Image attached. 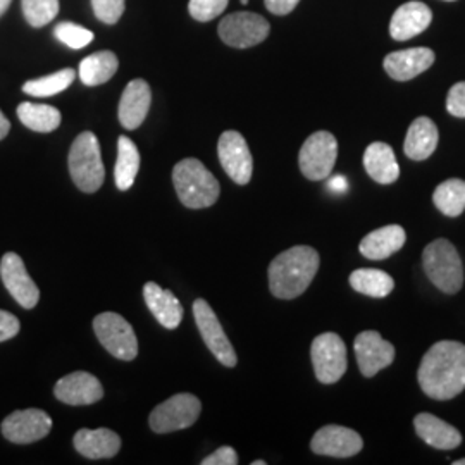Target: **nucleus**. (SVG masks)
Segmentation results:
<instances>
[{
  "label": "nucleus",
  "instance_id": "4c0bfd02",
  "mask_svg": "<svg viewBox=\"0 0 465 465\" xmlns=\"http://www.w3.org/2000/svg\"><path fill=\"white\" fill-rule=\"evenodd\" d=\"M19 330H21L19 319L7 311H0V341H7L15 338Z\"/></svg>",
  "mask_w": 465,
  "mask_h": 465
},
{
  "label": "nucleus",
  "instance_id": "20e7f679",
  "mask_svg": "<svg viewBox=\"0 0 465 465\" xmlns=\"http://www.w3.org/2000/svg\"><path fill=\"white\" fill-rule=\"evenodd\" d=\"M422 264L432 284L443 293L455 295L464 284V266L455 245L438 238L422 252Z\"/></svg>",
  "mask_w": 465,
  "mask_h": 465
},
{
  "label": "nucleus",
  "instance_id": "f8f14e48",
  "mask_svg": "<svg viewBox=\"0 0 465 465\" xmlns=\"http://www.w3.org/2000/svg\"><path fill=\"white\" fill-rule=\"evenodd\" d=\"M219 163L236 184H249L253 173V159L247 140L238 132H224L217 143Z\"/></svg>",
  "mask_w": 465,
  "mask_h": 465
},
{
  "label": "nucleus",
  "instance_id": "a18cd8bd",
  "mask_svg": "<svg viewBox=\"0 0 465 465\" xmlns=\"http://www.w3.org/2000/svg\"><path fill=\"white\" fill-rule=\"evenodd\" d=\"M453 465H465V459H462V460H455Z\"/></svg>",
  "mask_w": 465,
  "mask_h": 465
},
{
  "label": "nucleus",
  "instance_id": "f257e3e1",
  "mask_svg": "<svg viewBox=\"0 0 465 465\" xmlns=\"http://www.w3.org/2000/svg\"><path fill=\"white\" fill-rule=\"evenodd\" d=\"M417 380L432 400L455 399L465 390V345L443 340L434 343L420 361Z\"/></svg>",
  "mask_w": 465,
  "mask_h": 465
},
{
  "label": "nucleus",
  "instance_id": "c85d7f7f",
  "mask_svg": "<svg viewBox=\"0 0 465 465\" xmlns=\"http://www.w3.org/2000/svg\"><path fill=\"white\" fill-rule=\"evenodd\" d=\"M17 117L26 128L38 134H50L61 124V113L47 104L23 102L17 107Z\"/></svg>",
  "mask_w": 465,
  "mask_h": 465
},
{
  "label": "nucleus",
  "instance_id": "2eb2a0df",
  "mask_svg": "<svg viewBox=\"0 0 465 465\" xmlns=\"http://www.w3.org/2000/svg\"><path fill=\"white\" fill-rule=\"evenodd\" d=\"M359 369L362 376L374 378L384 367L395 361V347L378 331H362L353 341Z\"/></svg>",
  "mask_w": 465,
  "mask_h": 465
},
{
  "label": "nucleus",
  "instance_id": "7c9ffc66",
  "mask_svg": "<svg viewBox=\"0 0 465 465\" xmlns=\"http://www.w3.org/2000/svg\"><path fill=\"white\" fill-rule=\"evenodd\" d=\"M432 202L441 214L459 217L465 211V182L451 178L441 184L432 193Z\"/></svg>",
  "mask_w": 465,
  "mask_h": 465
},
{
  "label": "nucleus",
  "instance_id": "bb28decb",
  "mask_svg": "<svg viewBox=\"0 0 465 465\" xmlns=\"http://www.w3.org/2000/svg\"><path fill=\"white\" fill-rule=\"evenodd\" d=\"M119 61L117 55L111 50L95 52L84 57L80 64V80L86 86H99L109 82L116 74Z\"/></svg>",
  "mask_w": 465,
  "mask_h": 465
},
{
  "label": "nucleus",
  "instance_id": "cd10ccee",
  "mask_svg": "<svg viewBox=\"0 0 465 465\" xmlns=\"http://www.w3.org/2000/svg\"><path fill=\"white\" fill-rule=\"evenodd\" d=\"M350 286L357 293L372 299H384L393 292L395 282L381 269H357L350 274Z\"/></svg>",
  "mask_w": 465,
  "mask_h": 465
},
{
  "label": "nucleus",
  "instance_id": "aec40b11",
  "mask_svg": "<svg viewBox=\"0 0 465 465\" xmlns=\"http://www.w3.org/2000/svg\"><path fill=\"white\" fill-rule=\"evenodd\" d=\"M431 9L422 2H407L395 11L390 23V35L397 42L411 40L428 30L431 25Z\"/></svg>",
  "mask_w": 465,
  "mask_h": 465
},
{
  "label": "nucleus",
  "instance_id": "4468645a",
  "mask_svg": "<svg viewBox=\"0 0 465 465\" xmlns=\"http://www.w3.org/2000/svg\"><path fill=\"white\" fill-rule=\"evenodd\" d=\"M52 430V419L40 409L16 411L2 422V434L16 445H28L45 438Z\"/></svg>",
  "mask_w": 465,
  "mask_h": 465
},
{
  "label": "nucleus",
  "instance_id": "4be33fe9",
  "mask_svg": "<svg viewBox=\"0 0 465 465\" xmlns=\"http://www.w3.org/2000/svg\"><path fill=\"white\" fill-rule=\"evenodd\" d=\"M417 436L432 449L455 450L462 443V434L449 422L428 412L417 414L414 419Z\"/></svg>",
  "mask_w": 465,
  "mask_h": 465
},
{
  "label": "nucleus",
  "instance_id": "de8ad7c7",
  "mask_svg": "<svg viewBox=\"0 0 465 465\" xmlns=\"http://www.w3.org/2000/svg\"><path fill=\"white\" fill-rule=\"evenodd\" d=\"M447 2H453V0H447Z\"/></svg>",
  "mask_w": 465,
  "mask_h": 465
},
{
  "label": "nucleus",
  "instance_id": "ddd939ff",
  "mask_svg": "<svg viewBox=\"0 0 465 465\" xmlns=\"http://www.w3.org/2000/svg\"><path fill=\"white\" fill-rule=\"evenodd\" d=\"M0 278L13 299L25 309H34L40 300V290L35 284L32 276L28 274L23 259L15 253L7 252L0 261Z\"/></svg>",
  "mask_w": 465,
  "mask_h": 465
},
{
  "label": "nucleus",
  "instance_id": "a878e982",
  "mask_svg": "<svg viewBox=\"0 0 465 465\" xmlns=\"http://www.w3.org/2000/svg\"><path fill=\"white\" fill-rule=\"evenodd\" d=\"M364 167L376 183L391 184L399 180L400 167L395 152L384 142H374L367 147Z\"/></svg>",
  "mask_w": 465,
  "mask_h": 465
},
{
  "label": "nucleus",
  "instance_id": "49530a36",
  "mask_svg": "<svg viewBox=\"0 0 465 465\" xmlns=\"http://www.w3.org/2000/svg\"><path fill=\"white\" fill-rule=\"evenodd\" d=\"M242 4H245V5H247V4H249V0H242Z\"/></svg>",
  "mask_w": 465,
  "mask_h": 465
},
{
  "label": "nucleus",
  "instance_id": "b1692460",
  "mask_svg": "<svg viewBox=\"0 0 465 465\" xmlns=\"http://www.w3.org/2000/svg\"><path fill=\"white\" fill-rule=\"evenodd\" d=\"M407 242V232L399 224H390L362 238L359 250L369 261H382L399 252Z\"/></svg>",
  "mask_w": 465,
  "mask_h": 465
},
{
  "label": "nucleus",
  "instance_id": "f704fd0d",
  "mask_svg": "<svg viewBox=\"0 0 465 465\" xmlns=\"http://www.w3.org/2000/svg\"><path fill=\"white\" fill-rule=\"evenodd\" d=\"M228 4L230 0H190L188 11L193 19H197L200 23H207L223 15Z\"/></svg>",
  "mask_w": 465,
  "mask_h": 465
},
{
  "label": "nucleus",
  "instance_id": "a211bd4d",
  "mask_svg": "<svg viewBox=\"0 0 465 465\" xmlns=\"http://www.w3.org/2000/svg\"><path fill=\"white\" fill-rule=\"evenodd\" d=\"M434 63V52L428 47L397 50L386 55L384 69L397 82L414 80Z\"/></svg>",
  "mask_w": 465,
  "mask_h": 465
},
{
  "label": "nucleus",
  "instance_id": "473e14b6",
  "mask_svg": "<svg viewBox=\"0 0 465 465\" xmlns=\"http://www.w3.org/2000/svg\"><path fill=\"white\" fill-rule=\"evenodd\" d=\"M23 15L30 26L42 28L59 15V0H21Z\"/></svg>",
  "mask_w": 465,
  "mask_h": 465
},
{
  "label": "nucleus",
  "instance_id": "412c9836",
  "mask_svg": "<svg viewBox=\"0 0 465 465\" xmlns=\"http://www.w3.org/2000/svg\"><path fill=\"white\" fill-rule=\"evenodd\" d=\"M143 299L150 312L166 330H176L183 321V305L173 292L161 288L157 282H149L143 286Z\"/></svg>",
  "mask_w": 465,
  "mask_h": 465
},
{
  "label": "nucleus",
  "instance_id": "2f4dec72",
  "mask_svg": "<svg viewBox=\"0 0 465 465\" xmlns=\"http://www.w3.org/2000/svg\"><path fill=\"white\" fill-rule=\"evenodd\" d=\"M76 73L74 69H61L57 73H52L49 76L30 80L23 84V92L32 97H52L61 92H64L69 84L74 82Z\"/></svg>",
  "mask_w": 465,
  "mask_h": 465
},
{
  "label": "nucleus",
  "instance_id": "c756f323",
  "mask_svg": "<svg viewBox=\"0 0 465 465\" xmlns=\"http://www.w3.org/2000/svg\"><path fill=\"white\" fill-rule=\"evenodd\" d=\"M138 171H140V152L128 136H119L116 169H114L117 188L121 192L130 190L134 186Z\"/></svg>",
  "mask_w": 465,
  "mask_h": 465
},
{
  "label": "nucleus",
  "instance_id": "6ab92c4d",
  "mask_svg": "<svg viewBox=\"0 0 465 465\" xmlns=\"http://www.w3.org/2000/svg\"><path fill=\"white\" fill-rule=\"evenodd\" d=\"M152 92L145 80H134L126 84L119 102V121L123 128L136 130L149 114Z\"/></svg>",
  "mask_w": 465,
  "mask_h": 465
},
{
  "label": "nucleus",
  "instance_id": "5701e85b",
  "mask_svg": "<svg viewBox=\"0 0 465 465\" xmlns=\"http://www.w3.org/2000/svg\"><path fill=\"white\" fill-rule=\"evenodd\" d=\"M74 449L86 459L99 460L111 459L121 450V438L116 432L100 428V430H80L74 434Z\"/></svg>",
  "mask_w": 465,
  "mask_h": 465
},
{
  "label": "nucleus",
  "instance_id": "9b49d317",
  "mask_svg": "<svg viewBox=\"0 0 465 465\" xmlns=\"http://www.w3.org/2000/svg\"><path fill=\"white\" fill-rule=\"evenodd\" d=\"M193 316L199 328L200 334L207 349L214 353L217 361L226 367H234L238 362L236 351L232 349V341L228 340L226 332L223 330L213 307L203 299L195 300L193 303Z\"/></svg>",
  "mask_w": 465,
  "mask_h": 465
},
{
  "label": "nucleus",
  "instance_id": "c9c22d12",
  "mask_svg": "<svg viewBox=\"0 0 465 465\" xmlns=\"http://www.w3.org/2000/svg\"><path fill=\"white\" fill-rule=\"evenodd\" d=\"M126 0H92V9L95 17L105 25H116L123 16Z\"/></svg>",
  "mask_w": 465,
  "mask_h": 465
},
{
  "label": "nucleus",
  "instance_id": "a19ab883",
  "mask_svg": "<svg viewBox=\"0 0 465 465\" xmlns=\"http://www.w3.org/2000/svg\"><path fill=\"white\" fill-rule=\"evenodd\" d=\"M328 186H330V190L334 192V193H343V192H347L349 183H347V180L343 176H334L332 180H330Z\"/></svg>",
  "mask_w": 465,
  "mask_h": 465
},
{
  "label": "nucleus",
  "instance_id": "37998d69",
  "mask_svg": "<svg viewBox=\"0 0 465 465\" xmlns=\"http://www.w3.org/2000/svg\"><path fill=\"white\" fill-rule=\"evenodd\" d=\"M11 2H13V0H0V16L9 9Z\"/></svg>",
  "mask_w": 465,
  "mask_h": 465
},
{
  "label": "nucleus",
  "instance_id": "6e6552de",
  "mask_svg": "<svg viewBox=\"0 0 465 465\" xmlns=\"http://www.w3.org/2000/svg\"><path fill=\"white\" fill-rule=\"evenodd\" d=\"M338 157V142L330 132L311 134L302 145L299 166L302 174L311 182H322L331 174Z\"/></svg>",
  "mask_w": 465,
  "mask_h": 465
},
{
  "label": "nucleus",
  "instance_id": "0eeeda50",
  "mask_svg": "<svg viewBox=\"0 0 465 465\" xmlns=\"http://www.w3.org/2000/svg\"><path fill=\"white\" fill-rule=\"evenodd\" d=\"M94 331L100 343L119 361H134L138 355V340L132 324L116 312H104L94 319Z\"/></svg>",
  "mask_w": 465,
  "mask_h": 465
},
{
  "label": "nucleus",
  "instance_id": "ea45409f",
  "mask_svg": "<svg viewBox=\"0 0 465 465\" xmlns=\"http://www.w3.org/2000/svg\"><path fill=\"white\" fill-rule=\"evenodd\" d=\"M299 2L300 0H264L267 11L276 16L290 15L299 5Z\"/></svg>",
  "mask_w": 465,
  "mask_h": 465
},
{
  "label": "nucleus",
  "instance_id": "393cba45",
  "mask_svg": "<svg viewBox=\"0 0 465 465\" xmlns=\"http://www.w3.org/2000/svg\"><path fill=\"white\" fill-rule=\"evenodd\" d=\"M440 134L436 124L430 117H417L416 121L409 126V132L405 136L403 152L412 161H426L431 157L438 147Z\"/></svg>",
  "mask_w": 465,
  "mask_h": 465
},
{
  "label": "nucleus",
  "instance_id": "7ed1b4c3",
  "mask_svg": "<svg viewBox=\"0 0 465 465\" xmlns=\"http://www.w3.org/2000/svg\"><path fill=\"white\" fill-rule=\"evenodd\" d=\"M176 193L188 209H205L216 203L221 186L199 159H183L173 169Z\"/></svg>",
  "mask_w": 465,
  "mask_h": 465
},
{
  "label": "nucleus",
  "instance_id": "c03bdc74",
  "mask_svg": "<svg viewBox=\"0 0 465 465\" xmlns=\"http://www.w3.org/2000/svg\"><path fill=\"white\" fill-rule=\"evenodd\" d=\"M252 465H266L264 460H255V462H252Z\"/></svg>",
  "mask_w": 465,
  "mask_h": 465
},
{
  "label": "nucleus",
  "instance_id": "72a5a7b5",
  "mask_svg": "<svg viewBox=\"0 0 465 465\" xmlns=\"http://www.w3.org/2000/svg\"><path fill=\"white\" fill-rule=\"evenodd\" d=\"M54 35L59 42H63L69 49L74 50L84 49L94 40V34L90 30H86L76 23H71V21L59 23L54 30Z\"/></svg>",
  "mask_w": 465,
  "mask_h": 465
},
{
  "label": "nucleus",
  "instance_id": "e433bc0d",
  "mask_svg": "<svg viewBox=\"0 0 465 465\" xmlns=\"http://www.w3.org/2000/svg\"><path fill=\"white\" fill-rule=\"evenodd\" d=\"M447 111L451 116L465 117V82L455 84L450 88Z\"/></svg>",
  "mask_w": 465,
  "mask_h": 465
},
{
  "label": "nucleus",
  "instance_id": "58836bf2",
  "mask_svg": "<svg viewBox=\"0 0 465 465\" xmlns=\"http://www.w3.org/2000/svg\"><path fill=\"white\" fill-rule=\"evenodd\" d=\"M238 464V453L232 447H221L202 460V465H236Z\"/></svg>",
  "mask_w": 465,
  "mask_h": 465
},
{
  "label": "nucleus",
  "instance_id": "79ce46f5",
  "mask_svg": "<svg viewBox=\"0 0 465 465\" xmlns=\"http://www.w3.org/2000/svg\"><path fill=\"white\" fill-rule=\"evenodd\" d=\"M9 132H11V123L0 111V140H4L9 134Z\"/></svg>",
  "mask_w": 465,
  "mask_h": 465
},
{
  "label": "nucleus",
  "instance_id": "f03ea898",
  "mask_svg": "<svg viewBox=\"0 0 465 465\" xmlns=\"http://www.w3.org/2000/svg\"><path fill=\"white\" fill-rule=\"evenodd\" d=\"M319 262V253L312 247L299 245L284 250L269 266L271 293L276 299H297L311 286Z\"/></svg>",
  "mask_w": 465,
  "mask_h": 465
},
{
  "label": "nucleus",
  "instance_id": "9d476101",
  "mask_svg": "<svg viewBox=\"0 0 465 465\" xmlns=\"http://www.w3.org/2000/svg\"><path fill=\"white\" fill-rule=\"evenodd\" d=\"M271 26L266 17L255 13H232L219 23L217 34L221 40L234 49H249L266 40Z\"/></svg>",
  "mask_w": 465,
  "mask_h": 465
},
{
  "label": "nucleus",
  "instance_id": "dca6fc26",
  "mask_svg": "<svg viewBox=\"0 0 465 465\" xmlns=\"http://www.w3.org/2000/svg\"><path fill=\"white\" fill-rule=\"evenodd\" d=\"M364 447L361 434L343 426H324L314 434L311 449L317 455H326L334 459H349L357 455Z\"/></svg>",
  "mask_w": 465,
  "mask_h": 465
},
{
  "label": "nucleus",
  "instance_id": "1a4fd4ad",
  "mask_svg": "<svg viewBox=\"0 0 465 465\" xmlns=\"http://www.w3.org/2000/svg\"><path fill=\"white\" fill-rule=\"evenodd\" d=\"M311 357L316 378L322 384H334L347 372V347L336 332H322L312 341Z\"/></svg>",
  "mask_w": 465,
  "mask_h": 465
},
{
  "label": "nucleus",
  "instance_id": "39448f33",
  "mask_svg": "<svg viewBox=\"0 0 465 465\" xmlns=\"http://www.w3.org/2000/svg\"><path fill=\"white\" fill-rule=\"evenodd\" d=\"M67 163L73 182L84 193H95L104 183L105 167L100 155L99 140L92 132H84L73 142Z\"/></svg>",
  "mask_w": 465,
  "mask_h": 465
},
{
  "label": "nucleus",
  "instance_id": "f3484780",
  "mask_svg": "<svg viewBox=\"0 0 465 465\" xmlns=\"http://www.w3.org/2000/svg\"><path fill=\"white\" fill-rule=\"evenodd\" d=\"M54 395L67 405H92L102 400L104 388L94 374L76 371L57 381Z\"/></svg>",
  "mask_w": 465,
  "mask_h": 465
},
{
  "label": "nucleus",
  "instance_id": "423d86ee",
  "mask_svg": "<svg viewBox=\"0 0 465 465\" xmlns=\"http://www.w3.org/2000/svg\"><path fill=\"white\" fill-rule=\"evenodd\" d=\"M202 412L200 400L192 393H178L159 403L152 414L149 424L152 431L159 434L180 431L193 426Z\"/></svg>",
  "mask_w": 465,
  "mask_h": 465
}]
</instances>
